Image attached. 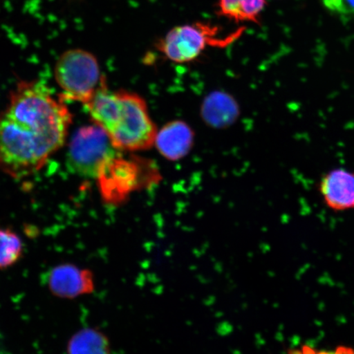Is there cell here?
I'll use <instances>...</instances> for the list:
<instances>
[{
    "mask_svg": "<svg viewBox=\"0 0 354 354\" xmlns=\"http://www.w3.org/2000/svg\"><path fill=\"white\" fill-rule=\"evenodd\" d=\"M72 114L38 82H21L0 112V169L21 179L41 169L64 145Z\"/></svg>",
    "mask_w": 354,
    "mask_h": 354,
    "instance_id": "obj_1",
    "label": "cell"
},
{
    "mask_svg": "<svg viewBox=\"0 0 354 354\" xmlns=\"http://www.w3.org/2000/svg\"><path fill=\"white\" fill-rule=\"evenodd\" d=\"M86 107L118 151H140L154 145L156 127L145 101L135 93L111 91L105 80Z\"/></svg>",
    "mask_w": 354,
    "mask_h": 354,
    "instance_id": "obj_2",
    "label": "cell"
},
{
    "mask_svg": "<svg viewBox=\"0 0 354 354\" xmlns=\"http://www.w3.org/2000/svg\"><path fill=\"white\" fill-rule=\"evenodd\" d=\"M96 179L104 203L118 206L136 190L157 183L158 172L145 159L126 158L118 153L105 163Z\"/></svg>",
    "mask_w": 354,
    "mask_h": 354,
    "instance_id": "obj_3",
    "label": "cell"
},
{
    "mask_svg": "<svg viewBox=\"0 0 354 354\" xmlns=\"http://www.w3.org/2000/svg\"><path fill=\"white\" fill-rule=\"evenodd\" d=\"M240 28L225 37H220L218 26L207 22L176 26L159 39L157 48L167 59L176 64H187L198 59L209 47L224 48L241 37Z\"/></svg>",
    "mask_w": 354,
    "mask_h": 354,
    "instance_id": "obj_4",
    "label": "cell"
},
{
    "mask_svg": "<svg viewBox=\"0 0 354 354\" xmlns=\"http://www.w3.org/2000/svg\"><path fill=\"white\" fill-rule=\"evenodd\" d=\"M55 77L62 91L61 98L86 105L104 82L96 57L82 48H71L60 55Z\"/></svg>",
    "mask_w": 354,
    "mask_h": 354,
    "instance_id": "obj_5",
    "label": "cell"
},
{
    "mask_svg": "<svg viewBox=\"0 0 354 354\" xmlns=\"http://www.w3.org/2000/svg\"><path fill=\"white\" fill-rule=\"evenodd\" d=\"M119 153L101 127H82L75 133L68 149V163L79 175L96 178L111 158Z\"/></svg>",
    "mask_w": 354,
    "mask_h": 354,
    "instance_id": "obj_6",
    "label": "cell"
},
{
    "mask_svg": "<svg viewBox=\"0 0 354 354\" xmlns=\"http://www.w3.org/2000/svg\"><path fill=\"white\" fill-rule=\"evenodd\" d=\"M44 282L53 295L64 299L90 295L96 289L94 272L70 263H61L48 270Z\"/></svg>",
    "mask_w": 354,
    "mask_h": 354,
    "instance_id": "obj_7",
    "label": "cell"
},
{
    "mask_svg": "<svg viewBox=\"0 0 354 354\" xmlns=\"http://www.w3.org/2000/svg\"><path fill=\"white\" fill-rule=\"evenodd\" d=\"M318 192L326 206L332 211L354 209V171L347 168H333L321 177Z\"/></svg>",
    "mask_w": 354,
    "mask_h": 354,
    "instance_id": "obj_8",
    "label": "cell"
},
{
    "mask_svg": "<svg viewBox=\"0 0 354 354\" xmlns=\"http://www.w3.org/2000/svg\"><path fill=\"white\" fill-rule=\"evenodd\" d=\"M193 143L192 128L183 121H174L157 132L154 145L163 157L176 161L187 156Z\"/></svg>",
    "mask_w": 354,
    "mask_h": 354,
    "instance_id": "obj_9",
    "label": "cell"
},
{
    "mask_svg": "<svg viewBox=\"0 0 354 354\" xmlns=\"http://www.w3.org/2000/svg\"><path fill=\"white\" fill-rule=\"evenodd\" d=\"M240 113L239 106L232 96L223 92H214L207 96L202 107L203 118L215 127L231 125Z\"/></svg>",
    "mask_w": 354,
    "mask_h": 354,
    "instance_id": "obj_10",
    "label": "cell"
},
{
    "mask_svg": "<svg viewBox=\"0 0 354 354\" xmlns=\"http://www.w3.org/2000/svg\"><path fill=\"white\" fill-rule=\"evenodd\" d=\"M68 354H112V345L103 331L94 327L79 330L66 344Z\"/></svg>",
    "mask_w": 354,
    "mask_h": 354,
    "instance_id": "obj_11",
    "label": "cell"
},
{
    "mask_svg": "<svg viewBox=\"0 0 354 354\" xmlns=\"http://www.w3.org/2000/svg\"><path fill=\"white\" fill-rule=\"evenodd\" d=\"M266 3V0H218V13L236 22L258 24Z\"/></svg>",
    "mask_w": 354,
    "mask_h": 354,
    "instance_id": "obj_12",
    "label": "cell"
},
{
    "mask_svg": "<svg viewBox=\"0 0 354 354\" xmlns=\"http://www.w3.org/2000/svg\"><path fill=\"white\" fill-rule=\"evenodd\" d=\"M24 254V245L19 234L0 227V270H6L19 262Z\"/></svg>",
    "mask_w": 354,
    "mask_h": 354,
    "instance_id": "obj_13",
    "label": "cell"
},
{
    "mask_svg": "<svg viewBox=\"0 0 354 354\" xmlns=\"http://www.w3.org/2000/svg\"><path fill=\"white\" fill-rule=\"evenodd\" d=\"M322 6L335 15H354V0H321Z\"/></svg>",
    "mask_w": 354,
    "mask_h": 354,
    "instance_id": "obj_14",
    "label": "cell"
},
{
    "mask_svg": "<svg viewBox=\"0 0 354 354\" xmlns=\"http://www.w3.org/2000/svg\"><path fill=\"white\" fill-rule=\"evenodd\" d=\"M336 349H337L340 354H354V351L351 348L340 346Z\"/></svg>",
    "mask_w": 354,
    "mask_h": 354,
    "instance_id": "obj_15",
    "label": "cell"
},
{
    "mask_svg": "<svg viewBox=\"0 0 354 354\" xmlns=\"http://www.w3.org/2000/svg\"><path fill=\"white\" fill-rule=\"evenodd\" d=\"M313 354H340V353L336 349L335 351H320L314 353Z\"/></svg>",
    "mask_w": 354,
    "mask_h": 354,
    "instance_id": "obj_16",
    "label": "cell"
}]
</instances>
